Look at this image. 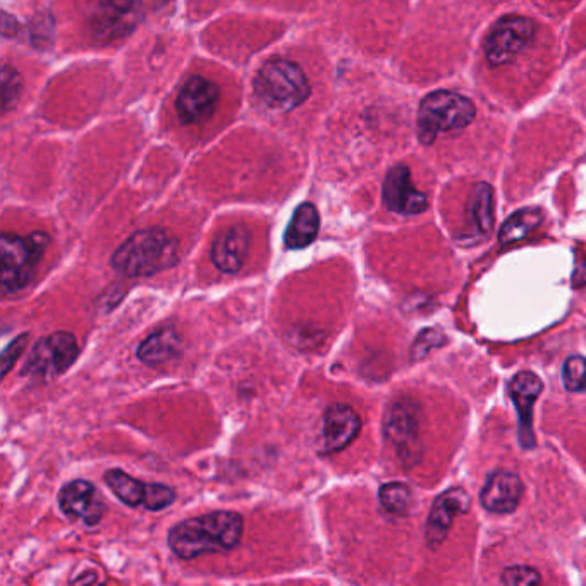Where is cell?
<instances>
[{
  "label": "cell",
  "mask_w": 586,
  "mask_h": 586,
  "mask_svg": "<svg viewBox=\"0 0 586 586\" xmlns=\"http://www.w3.org/2000/svg\"><path fill=\"white\" fill-rule=\"evenodd\" d=\"M79 356L78 339L71 332L59 331L45 335L30 351L23 375L38 380H52L75 365Z\"/></svg>",
  "instance_id": "obj_6"
},
{
  "label": "cell",
  "mask_w": 586,
  "mask_h": 586,
  "mask_svg": "<svg viewBox=\"0 0 586 586\" xmlns=\"http://www.w3.org/2000/svg\"><path fill=\"white\" fill-rule=\"evenodd\" d=\"M469 215H472L473 229L478 236L484 237L490 234L494 228V191L487 183L476 185Z\"/></svg>",
  "instance_id": "obj_22"
},
{
  "label": "cell",
  "mask_w": 586,
  "mask_h": 586,
  "mask_svg": "<svg viewBox=\"0 0 586 586\" xmlns=\"http://www.w3.org/2000/svg\"><path fill=\"white\" fill-rule=\"evenodd\" d=\"M535 36V23L523 16H506L494 24L485 42V56L493 66H504L530 44Z\"/></svg>",
  "instance_id": "obj_7"
},
{
  "label": "cell",
  "mask_w": 586,
  "mask_h": 586,
  "mask_svg": "<svg viewBox=\"0 0 586 586\" xmlns=\"http://www.w3.org/2000/svg\"><path fill=\"white\" fill-rule=\"evenodd\" d=\"M420 430V408L410 399H401L390 405L384 420V433L387 441L398 451H406L417 441Z\"/></svg>",
  "instance_id": "obj_18"
},
{
  "label": "cell",
  "mask_w": 586,
  "mask_h": 586,
  "mask_svg": "<svg viewBox=\"0 0 586 586\" xmlns=\"http://www.w3.org/2000/svg\"><path fill=\"white\" fill-rule=\"evenodd\" d=\"M362 430V418L347 405H332L323 414V454L341 453Z\"/></svg>",
  "instance_id": "obj_15"
},
{
  "label": "cell",
  "mask_w": 586,
  "mask_h": 586,
  "mask_svg": "<svg viewBox=\"0 0 586 586\" xmlns=\"http://www.w3.org/2000/svg\"><path fill=\"white\" fill-rule=\"evenodd\" d=\"M179 262V241L166 229L150 228L134 233L115 250L111 264L124 277H150Z\"/></svg>",
  "instance_id": "obj_2"
},
{
  "label": "cell",
  "mask_w": 586,
  "mask_h": 586,
  "mask_svg": "<svg viewBox=\"0 0 586 586\" xmlns=\"http://www.w3.org/2000/svg\"><path fill=\"white\" fill-rule=\"evenodd\" d=\"M411 499V488L402 482H389L378 490L382 509L392 516L405 515L410 509Z\"/></svg>",
  "instance_id": "obj_23"
},
{
  "label": "cell",
  "mask_w": 586,
  "mask_h": 586,
  "mask_svg": "<svg viewBox=\"0 0 586 586\" xmlns=\"http://www.w3.org/2000/svg\"><path fill=\"white\" fill-rule=\"evenodd\" d=\"M384 206L401 215H418L429 209V198L414 188L410 167L396 166L387 174L382 189Z\"/></svg>",
  "instance_id": "obj_13"
},
{
  "label": "cell",
  "mask_w": 586,
  "mask_h": 586,
  "mask_svg": "<svg viewBox=\"0 0 586 586\" xmlns=\"http://www.w3.org/2000/svg\"><path fill=\"white\" fill-rule=\"evenodd\" d=\"M310 90L303 69L288 59L268 60L255 78V93L274 111H292L310 97Z\"/></svg>",
  "instance_id": "obj_4"
},
{
  "label": "cell",
  "mask_w": 586,
  "mask_h": 586,
  "mask_svg": "<svg viewBox=\"0 0 586 586\" xmlns=\"http://www.w3.org/2000/svg\"><path fill=\"white\" fill-rule=\"evenodd\" d=\"M243 516L215 511L177 523L170 528L167 543L177 557L191 561L200 555L233 551L243 540Z\"/></svg>",
  "instance_id": "obj_1"
},
{
  "label": "cell",
  "mask_w": 586,
  "mask_h": 586,
  "mask_svg": "<svg viewBox=\"0 0 586 586\" xmlns=\"http://www.w3.org/2000/svg\"><path fill=\"white\" fill-rule=\"evenodd\" d=\"M472 508V497L465 488L454 487L433 500L427 520L425 542L430 551H438L447 539L457 515H465Z\"/></svg>",
  "instance_id": "obj_10"
},
{
  "label": "cell",
  "mask_w": 586,
  "mask_h": 586,
  "mask_svg": "<svg viewBox=\"0 0 586 586\" xmlns=\"http://www.w3.org/2000/svg\"><path fill=\"white\" fill-rule=\"evenodd\" d=\"M30 334L18 335L14 341H11L8 347H5L4 353H2V377L9 374L12 371V366L16 365L18 360L21 358V354L26 351L29 347Z\"/></svg>",
  "instance_id": "obj_27"
},
{
  "label": "cell",
  "mask_w": 586,
  "mask_h": 586,
  "mask_svg": "<svg viewBox=\"0 0 586 586\" xmlns=\"http://www.w3.org/2000/svg\"><path fill=\"white\" fill-rule=\"evenodd\" d=\"M320 215L313 203H301L292 213L286 233H284V244L289 250L308 248L319 236Z\"/></svg>",
  "instance_id": "obj_20"
},
{
  "label": "cell",
  "mask_w": 586,
  "mask_h": 586,
  "mask_svg": "<svg viewBox=\"0 0 586 586\" xmlns=\"http://www.w3.org/2000/svg\"><path fill=\"white\" fill-rule=\"evenodd\" d=\"M500 582L506 586H531L540 585L542 576L535 567L511 566L506 567L500 575Z\"/></svg>",
  "instance_id": "obj_25"
},
{
  "label": "cell",
  "mask_w": 586,
  "mask_h": 586,
  "mask_svg": "<svg viewBox=\"0 0 586 586\" xmlns=\"http://www.w3.org/2000/svg\"><path fill=\"white\" fill-rule=\"evenodd\" d=\"M142 16L143 0H99L91 30L100 42H112L133 32Z\"/></svg>",
  "instance_id": "obj_9"
},
{
  "label": "cell",
  "mask_w": 586,
  "mask_h": 586,
  "mask_svg": "<svg viewBox=\"0 0 586 586\" xmlns=\"http://www.w3.org/2000/svg\"><path fill=\"white\" fill-rule=\"evenodd\" d=\"M472 100L454 91L439 90L427 95L418 109V139L432 143L445 131L463 130L475 119Z\"/></svg>",
  "instance_id": "obj_5"
},
{
  "label": "cell",
  "mask_w": 586,
  "mask_h": 586,
  "mask_svg": "<svg viewBox=\"0 0 586 586\" xmlns=\"http://www.w3.org/2000/svg\"><path fill=\"white\" fill-rule=\"evenodd\" d=\"M221 90L209 79L195 76L188 79L177 97L176 111L183 124H200L212 118Z\"/></svg>",
  "instance_id": "obj_11"
},
{
  "label": "cell",
  "mask_w": 586,
  "mask_h": 586,
  "mask_svg": "<svg viewBox=\"0 0 586 586\" xmlns=\"http://www.w3.org/2000/svg\"><path fill=\"white\" fill-rule=\"evenodd\" d=\"M444 343L445 335L442 332L425 329L414 341L413 347H411V356H413V360H423L430 351L441 347Z\"/></svg>",
  "instance_id": "obj_26"
},
{
  "label": "cell",
  "mask_w": 586,
  "mask_h": 586,
  "mask_svg": "<svg viewBox=\"0 0 586 586\" xmlns=\"http://www.w3.org/2000/svg\"><path fill=\"white\" fill-rule=\"evenodd\" d=\"M563 384L570 392H579L586 387V358L575 354L564 362Z\"/></svg>",
  "instance_id": "obj_24"
},
{
  "label": "cell",
  "mask_w": 586,
  "mask_h": 586,
  "mask_svg": "<svg viewBox=\"0 0 586 586\" xmlns=\"http://www.w3.org/2000/svg\"><path fill=\"white\" fill-rule=\"evenodd\" d=\"M2 99H4V112L9 111V107L12 103L16 102L18 95L21 91V78L18 75L16 69L12 67L4 66V71H2Z\"/></svg>",
  "instance_id": "obj_28"
},
{
  "label": "cell",
  "mask_w": 586,
  "mask_h": 586,
  "mask_svg": "<svg viewBox=\"0 0 586 586\" xmlns=\"http://www.w3.org/2000/svg\"><path fill=\"white\" fill-rule=\"evenodd\" d=\"M248 229L243 225L225 229L213 240L210 258L222 274H236L243 268L250 250Z\"/></svg>",
  "instance_id": "obj_17"
},
{
  "label": "cell",
  "mask_w": 586,
  "mask_h": 586,
  "mask_svg": "<svg viewBox=\"0 0 586 586\" xmlns=\"http://www.w3.org/2000/svg\"><path fill=\"white\" fill-rule=\"evenodd\" d=\"M103 480L114 496L130 508L143 506L148 511H162L176 500V493L167 485L145 484L122 469H109Z\"/></svg>",
  "instance_id": "obj_8"
},
{
  "label": "cell",
  "mask_w": 586,
  "mask_h": 586,
  "mask_svg": "<svg viewBox=\"0 0 586 586\" xmlns=\"http://www.w3.org/2000/svg\"><path fill=\"white\" fill-rule=\"evenodd\" d=\"M97 582V575L91 576H81V578H75L71 583H75V585H78V583H84V585H87V583H93Z\"/></svg>",
  "instance_id": "obj_29"
},
{
  "label": "cell",
  "mask_w": 586,
  "mask_h": 586,
  "mask_svg": "<svg viewBox=\"0 0 586 586\" xmlns=\"http://www.w3.org/2000/svg\"><path fill=\"white\" fill-rule=\"evenodd\" d=\"M543 384L539 375L533 372H520L509 382V396L518 411V435L523 449L535 447V433H533V406L542 394Z\"/></svg>",
  "instance_id": "obj_12"
},
{
  "label": "cell",
  "mask_w": 586,
  "mask_h": 586,
  "mask_svg": "<svg viewBox=\"0 0 586 586\" xmlns=\"http://www.w3.org/2000/svg\"><path fill=\"white\" fill-rule=\"evenodd\" d=\"M179 353H181V338L173 327H164L154 334H150L136 350L140 362L150 366L169 363L170 360L179 356Z\"/></svg>",
  "instance_id": "obj_19"
},
{
  "label": "cell",
  "mask_w": 586,
  "mask_h": 586,
  "mask_svg": "<svg viewBox=\"0 0 586 586\" xmlns=\"http://www.w3.org/2000/svg\"><path fill=\"white\" fill-rule=\"evenodd\" d=\"M59 508L69 518H78L88 527L102 520L106 506L93 484L87 480H73L64 485L59 493Z\"/></svg>",
  "instance_id": "obj_14"
},
{
  "label": "cell",
  "mask_w": 586,
  "mask_h": 586,
  "mask_svg": "<svg viewBox=\"0 0 586 586\" xmlns=\"http://www.w3.org/2000/svg\"><path fill=\"white\" fill-rule=\"evenodd\" d=\"M48 244H51V236L45 233H32L26 237L11 233L2 234V240H0L2 295H16L32 283L36 267Z\"/></svg>",
  "instance_id": "obj_3"
},
{
  "label": "cell",
  "mask_w": 586,
  "mask_h": 586,
  "mask_svg": "<svg viewBox=\"0 0 586 586\" xmlns=\"http://www.w3.org/2000/svg\"><path fill=\"white\" fill-rule=\"evenodd\" d=\"M542 212L539 209H523L512 213L508 221L504 222L499 233V243L502 246L520 243L521 240L533 233L542 224Z\"/></svg>",
  "instance_id": "obj_21"
},
{
  "label": "cell",
  "mask_w": 586,
  "mask_h": 586,
  "mask_svg": "<svg viewBox=\"0 0 586 586\" xmlns=\"http://www.w3.org/2000/svg\"><path fill=\"white\" fill-rule=\"evenodd\" d=\"M523 496V482L511 472L493 473L485 482L480 493V502L487 511L496 515H509L520 506Z\"/></svg>",
  "instance_id": "obj_16"
}]
</instances>
